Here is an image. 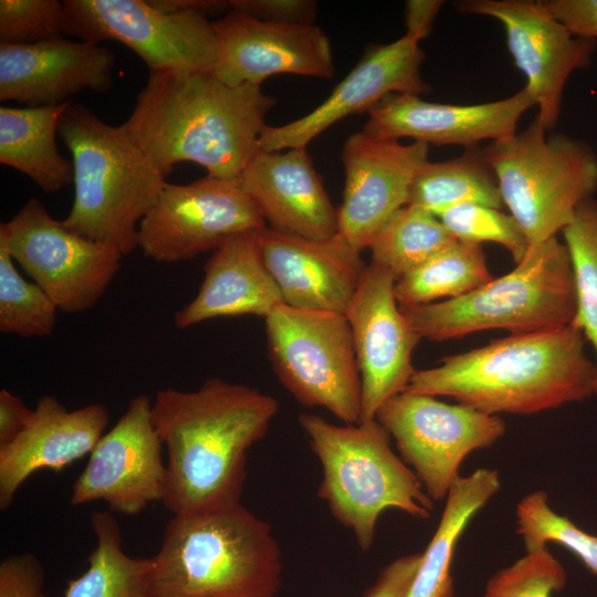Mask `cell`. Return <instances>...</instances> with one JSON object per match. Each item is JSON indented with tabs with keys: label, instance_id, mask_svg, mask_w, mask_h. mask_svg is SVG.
Returning <instances> with one entry per match:
<instances>
[{
	"label": "cell",
	"instance_id": "obj_1",
	"mask_svg": "<svg viewBox=\"0 0 597 597\" xmlns=\"http://www.w3.org/2000/svg\"><path fill=\"white\" fill-rule=\"evenodd\" d=\"M277 410L272 396L217 377L192 391H157L153 420L167 449L164 506L178 515L240 503L247 453Z\"/></svg>",
	"mask_w": 597,
	"mask_h": 597
},
{
	"label": "cell",
	"instance_id": "obj_2",
	"mask_svg": "<svg viewBox=\"0 0 597 597\" xmlns=\"http://www.w3.org/2000/svg\"><path fill=\"white\" fill-rule=\"evenodd\" d=\"M274 104L260 86L229 85L212 72L149 71L121 127L166 177L190 161L208 176L238 179Z\"/></svg>",
	"mask_w": 597,
	"mask_h": 597
},
{
	"label": "cell",
	"instance_id": "obj_3",
	"mask_svg": "<svg viewBox=\"0 0 597 597\" xmlns=\"http://www.w3.org/2000/svg\"><path fill=\"white\" fill-rule=\"evenodd\" d=\"M574 325L512 334L415 370L406 390L488 415H532L595 395L596 364Z\"/></svg>",
	"mask_w": 597,
	"mask_h": 597
},
{
	"label": "cell",
	"instance_id": "obj_4",
	"mask_svg": "<svg viewBox=\"0 0 597 597\" xmlns=\"http://www.w3.org/2000/svg\"><path fill=\"white\" fill-rule=\"evenodd\" d=\"M149 558L148 597H274L282 582L270 524L241 503L172 515Z\"/></svg>",
	"mask_w": 597,
	"mask_h": 597
},
{
	"label": "cell",
	"instance_id": "obj_5",
	"mask_svg": "<svg viewBox=\"0 0 597 597\" xmlns=\"http://www.w3.org/2000/svg\"><path fill=\"white\" fill-rule=\"evenodd\" d=\"M59 136L72 156L74 198L62 220L71 231L123 256L137 249V229L156 202L166 176L124 133L73 102Z\"/></svg>",
	"mask_w": 597,
	"mask_h": 597
},
{
	"label": "cell",
	"instance_id": "obj_6",
	"mask_svg": "<svg viewBox=\"0 0 597 597\" xmlns=\"http://www.w3.org/2000/svg\"><path fill=\"white\" fill-rule=\"evenodd\" d=\"M298 423L322 465L317 496L354 533L362 551L371 548L378 519L387 509L429 519L433 500L392 451L390 434L376 419L336 425L301 413Z\"/></svg>",
	"mask_w": 597,
	"mask_h": 597
},
{
	"label": "cell",
	"instance_id": "obj_7",
	"mask_svg": "<svg viewBox=\"0 0 597 597\" xmlns=\"http://www.w3.org/2000/svg\"><path fill=\"white\" fill-rule=\"evenodd\" d=\"M400 308L421 339L434 342L490 328L520 334L570 325L576 297L567 248L551 238L528 248L509 273L465 295Z\"/></svg>",
	"mask_w": 597,
	"mask_h": 597
},
{
	"label": "cell",
	"instance_id": "obj_8",
	"mask_svg": "<svg viewBox=\"0 0 597 597\" xmlns=\"http://www.w3.org/2000/svg\"><path fill=\"white\" fill-rule=\"evenodd\" d=\"M547 130L535 117L520 133L490 142L483 155L530 248L568 226L597 190V154L585 140Z\"/></svg>",
	"mask_w": 597,
	"mask_h": 597
},
{
	"label": "cell",
	"instance_id": "obj_9",
	"mask_svg": "<svg viewBox=\"0 0 597 597\" xmlns=\"http://www.w3.org/2000/svg\"><path fill=\"white\" fill-rule=\"evenodd\" d=\"M264 320L269 358L283 387L305 407L360 422L362 378L346 315L281 304Z\"/></svg>",
	"mask_w": 597,
	"mask_h": 597
},
{
	"label": "cell",
	"instance_id": "obj_10",
	"mask_svg": "<svg viewBox=\"0 0 597 597\" xmlns=\"http://www.w3.org/2000/svg\"><path fill=\"white\" fill-rule=\"evenodd\" d=\"M63 7L67 36L121 42L149 71H213L218 41L206 14L163 11L149 0H66Z\"/></svg>",
	"mask_w": 597,
	"mask_h": 597
},
{
	"label": "cell",
	"instance_id": "obj_11",
	"mask_svg": "<svg viewBox=\"0 0 597 597\" xmlns=\"http://www.w3.org/2000/svg\"><path fill=\"white\" fill-rule=\"evenodd\" d=\"M0 244L70 314L92 308L122 266L119 252L71 231L35 197L0 224Z\"/></svg>",
	"mask_w": 597,
	"mask_h": 597
},
{
	"label": "cell",
	"instance_id": "obj_12",
	"mask_svg": "<svg viewBox=\"0 0 597 597\" xmlns=\"http://www.w3.org/2000/svg\"><path fill=\"white\" fill-rule=\"evenodd\" d=\"M375 419L433 501L447 498L468 454L489 448L505 432L499 416L409 390L385 401Z\"/></svg>",
	"mask_w": 597,
	"mask_h": 597
},
{
	"label": "cell",
	"instance_id": "obj_13",
	"mask_svg": "<svg viewBox=\"0 0 597 597\" xmlns=\"http://www.w3.org/2000/svg\"><path fill=\"white\" fill-rule=\"evenodd\" d=\"M265 227L239 178L207 175L187 185L167 182L138 226L137 248L157 263H178Z\"/></svg>",
	"mask_w": 597,
	"mask_h": 597
},
{
	"label": "cell",
	"instance_id": "obj_14",
	"mask_svg": "<svg viewBox=\"0 0 597 597\" xmlns=\"http://www.w3.org/2000/svg\"><path fill=\"white\" fill-rule=\"evenodd\" d=\"M462 13L496 19L505 30L509 51L525 75V90L538 108L536 117L549 132L558 122L569 76L591 63L596 42L574 35L534 0H465Z\"/></svg>",
	"mask_w": 597,
	"mask_h": 597
},
{
	"label": "cell",
	"instance_id": "obj_15",
	"mask_svg": "<svg viewBox=\"0 0 597 597\" xmlns=\"http://www.w3.org/2000/svg\"><path fill=\"white\" fill-rule=\"evenodd\" d=\"M163 446L153 420V401L146 395L133 397L90 453L73 484L71 503L102 500L112 513L137 515L163 501L167 478Z\"/></svg>",
	"mask_w": 597,
	"mask_h": 597
},
{
	"label": "cell",
	"instance_id": "obj_16",
	"mask_svg": "<svg viewBox=\"0 0 597 597\" xmlns=\"http://www.w3.org/2000/svg\"><path fill=\"white\" fill-rule=\"evenodd\" d=\"M396 280L370 262L345 314L362 378L360 421L375 419L385 401L407 389L416 370L412 354L421 338L397 302Z\"/></svg>",
	"mask_w": 597,
	"mask_h": 597
},
{
	"label": "cell",
	"instance_id": "obj_17",
	"mask_svg": "<svg viewBox=\"0 0 597 597\" xmlns=\"http://www.w3.org/2000/svg\"><path fill=\"white\" fill-rule=\"evenodd\" d=\"M429 145L402 144L364 130L348 136L342 149L345 171L337 209L338 233L359 251L407 206L411 182L427 163Z\"/></svg>",
	"mask_w": 597,
	"mask_h": 597
},
{
	"label": "cell",
	"instance_id": "obj_18",
	"mask_svg": "<svg viewBox=\"0 0 597 597\" xmlns=\"http://www.w3.org/2000/svg\"><path fill=\"white\" fill-rule=\"evenodd\" d=\"M425 53L407 34L369 48L331 94L306 115L280 126L266 125L259 149L279 151L306 147L345 117L371 111L391 94L422 95L431 88L421 77Z\"/></svg>",
	"mask_w": 597,
	"mask_h": 597
},
{
	"label": "cell",
	"instance_id": "obj_19",
	"mask_svg": "<svg viewBox=\"0 0 597 597\" xmlns=\"http://www.w3.org/2000/svg\"><path fill=\"white\" fill-rule=\"evenodd\" d=\"M213 24L212 73L229 85L261 87L277 74L329 78L335 72L329 39L316 24L265 22L233 10Z\"/></svg>",
	"mask_w": 597,
	"mask_h": 597
},
{
	"label": "cell",
	"instance_id": "obj_20",
	"mask_svg": "<svg viewBox=\"0 0 597 597\" xmlns=\"http://www.w3.org/2000/svg\"><path fill=\"white\" fill-rule=\"evenodd\" d=\"M256 239L283 304L346 314L368 265L362 251L338 232L310 239L265 227L256 231Z\"/></svg>",
	"mask_w": 597,
	"mask_h": 597
},
{
	"label": "cell",
	"instance_id": "obj_21",
	"mask_svg": "<svg viewBox=\"0 0 597 597\" xmlns=\"http://www.w3.org/2000/svg\"><path fill=\"white\" fill-rule=\"evenodd\" d=\"M523 87L499 101L472 105L433 103L418 95L391 94L368 112L362 130L383 138L402 137L427 145L475 147L516 133L519 121L534 106Z\"/></svg>",
	"mask_w": 597,
	"mask_h": 597
},
{
	"label": "cell",
	"instance_id": "obj_22",
	"mask_svg": "<svg viewBox=\"0 0 597 597\" xmlns=\"http://www.w3.org/2000/svg\"><path fill=\"white\" fill-rule=\"evenodd\" d=\"M114 65L106 46L81 40L0 43V100L36 107L69 102L86 90L105 92L113 84Z\"/></svg>",
	"mask_w": 597,
	"mask_h": 597
},
{
	"label": "cell",
	"instance_id": "obj_23",
	"mask_svg": "<svg viewBox=\"0 0 597 597\" xmlns=\"http://www.w3.org/2000/svg\"><path fill=\"white\" fill-rule=\"evenodd\" d=\"M239 180L266 227L310 239H326L337 233V209L306 147L259 149Z\"/></svg>",
	"mask_w": 597,
	"mask_h": 597
},
{
	"label": "cell",
	"instance_id": "obj_24",
	"mask_svg": "<svg viewBox=\"0 0 597 597\" xmlns=\"http://www.w3.org/2000/svg\"><path fill=\"white\" fill-rule=\"evenodd\" d=\"M107 423L103 405L69 410L53 396L40 397L22 432L0 448V509L12 504L19 488L34 472H57L90 454Z\"/></svg>",
	"mask_w": 597,
	"mask_h": 597
},
{
	"label": "cell",
	"instance_id": "obj_25",
	"mask_svg": "<svg viewBox=\"0 0 597 597\" xmlns=\"http://www.w3.org/2000/svg\"><path fill=\"white\" fill-rule=\"evenodd\" d=\"M196 296L174 315L187 328L205 321L242 315L265 318L283 304L256 239V232L234 235L212 252Z\"/></svg>",
	"mask_w": 597,
	"mask_h": 597
},
{
	"label": "cell",
	"instance_id": "obj_26",
	"mask_svg": "<svg viewBox=\"0 0 597 597\" xmlns=\"http://www.w3.org/2000/svg\"><path fill=\"white\" fill-rule=\"evenodd\" d=\"M71 103L0 107V163L28 176L45 193L73 181L72 161L56 145L61 116Z\"/></svg>",
	"mask_w": 597,
	"mask_h": 597
},
{
	"label": "cell",
	"instance_id": "obj_27",
	"mask_svg": "<svg viewBox=\"0 0 597 597\" xmlns=\"http://www.w3.org/2000/svg\"><path fill=\"white\" fill-rule=\"evenodd\" d=\"M499 473L478 469L460 476L446 498L438 527L421 556L406 597H453L451 564L455 545L471 519L500 490Z\"/></svg>",
	"mask_w": 597,
	"mask_h": 597
},
{
	"label": "cell",
	"instance_id": "obj_28",
	"mask_svg": "<svg viewBox=\"0 0 597 597\" xmlns=\"http://www.w3.org/2000/svg\"><path fill=\"white\" fill-rule=\"evenodd\" d=\"M464 203L504 207L495 175L476 147L449 160L427 161L411 182L407 202L436 216Z\"/></svg>",
	"mask_w": 597,
	"mask_h": 597
},
{
	"label": "cell",
	"instance_id": "obj_29",
	"mask_svg": "<svg viewBox=\"0 0 597 597\" xmlns=\"http://www.w3.org/2000/svg\"><path fill=\"white\" fill-rule=\"evenodd\" d=\"M91 525L96 546L86 570L69 582L64 597H148L150 558L130 557L123 551L112 512L94 511Z\"/></svg>",
	"mask_w": 597,
	"mask_h": 597
},
{
	"label": "cell",
	"instance_id": "obj_30",
	"mask_svg": "<svg viewBox=\"0 0 597 597\" xmlns=\"http://www.w3.org/2000/svg\"><path fill=\"white\" fill-rule=\"evenodd\" d=\"M492 279L481 244L457 240L398 277L395 295L400 306L428 304L460 297Z\"/></svg>",
	"mask_w": 597,
	"mask_h": 597
},
{
	"label": "cell",
	"instance_id": "obj_31",
	"mask_svg": "<svg viewBox=\"0 0 597 597\" xmlns=\"http://www.w3.org/2000/svg\"><path fill=\"white\" fill-rule=\"evenodd\" d=\"M457 241L432 212L416 206L399 209L375 234L371 263L397 279Z\"/></svg>",
	"mask_w": 597,
	"mask_h": 597
},
{
	"label": "cell",
	"instance_id": "obj_32",
	"mask_svg": "<svg viewBox=\"0 0 597 597\" xmlns=\"http://www.w3.org/2000/svg\"><path fill=\"white\" fill-rule=\"evenodd\" d=\"M562 233L575 284L576 311L572 325L583 333L595 350L597 395V200L589 198L580 203Z\"/></svg>",
	"mask_w": 597,
	"mask_h": 597
},
{
	"label": "cell",
	"instance_id": "obj_33",
	"mask_svg": "<svg viewBox=\"0 0 597 597\" xmlns=\"http://www.w3.org/2000/svg\"><path fill=\"white\" fill-rule=\"evenodd\" d=\"M59 308L33 281L25 280L0 244V332L20 337L49 336Z\"/></svg>",
	"mask_w": 597,
	"mask_h": 597
},
{
	"label": "cell",
	"instance_id": "obj_34",
	"mask_svg": "<svg viewBox=\"0 0 597 597\" xmlns=\"http://www.w3.org/2000/svg\"><path fill=\"white\" fill-rule=\"evenodd\" d=\"M517 533L526 551L557 543L574 553L597 575V536L575 525L567 516L557 514L544 491L524 496L516 507Z\"/></svg>",
	"mask_w": 597,
	"mask_h": 597
},
{
	"label": "cell",
	"instance_id": "obj_35",
	"mask_svg": "<svg viewBox=\"0 0 597 597\" xmlns=\"http://www.w3.org/2000/svg\"><path fill=\"white\" fill-rule=\"evenodd\" d=\"M451 235L462 242L490 241L504 247L515 264L528 251V242L516 220L500 209L464 203L446 209L437 216Z\"/></svg>",
	"mask_w": 597,
	"mask_h": 597
},
{
	"label": "cell",
	"instance_id": "obj_36",
	"mask_svg": "<svg viewBox=\"0 0 597 597\" xmlns=\"http://www.w3.org/2000/svg\"><path fill=\"white\" fill-rule=\"evenodd\" d=\"M567 574L546 546L526 551L486 583L484 597H552L564 588Z\"/></svg>",
	"mask_w": 597,
	"mask_h": 597
},
{
	"label": "cell",
	"instance_id": "obj_37",
	"mask_svg": "<svg viewBox=\"0 0 597 597\" xmlns=\"http://www.w3.org/2000/svg\"><path fill=\"white\" fill-rule=\"evenodd\" d=\"M64 7L56 0H1L0 43L34 44L61 38Z\"/></svg>",
	"mask_w": 597,
	"mask_h": 597
},
{
	"label": "cell",
	"instance_id": "obj_38",
	"mask_svg": "<svg viewBox=\"0 0 597 597\" xmlns=\"http://www.w3.org/2000/svg\"><path fill=\"white\" fill-rule=\"evenodd\" d=\"M44 570L32 553L12 554L0 563V597H48Z\"/></svg>",
	"mask_w": 597,
	"mask_h": 597
},
{
	"label": "cell",
	"instance_id": "obj_39",
	"mask_svg": "<svg viewBox=\"0 0 597 597\" xmlns=\"http://www.w3.org/2000/svg\"><path fill=\"white\" fill-rule=\"evenodd\" d=\"M230 10L280 24H315L317 2L313 0H230Z\"/></svg>",
	"mask_w": 597,
	"mask_h": 597
},
{
	"label": "cell",
	"instance_id": "obj_40",
	"mask_svg": "<svg viewBox=\"0 0 597 597\" xmlns=\"http://www.w3.org/2000/svg\"><path fill=\"white\" fill-rule=\"evenodd\" d=\"M543 2L574 35L597 41V0H544Z\"/></svg>",
	"mask_w": 597,
	"mask_h": 597
},
{
	"label": "cell",
	"instance_id": "obj_41",
	"mask_svg": "<svg viewBox=\"0 0 597 597\" xmlns=\"http://www.w3.org/2000/svg\"><path fill=\"white\" fill-rule=\"evenodd\" d=\"M422 554L404 555L385 566L364 597H406Z\"/></svg>",
	"mask_w": 597,
	"mask_h": 597
},
{
	"label": "cell",
	"instance_id": "obj_42",
	"mask_svg": "<svg viewBox=\"0 0 597 597\" xmlns=\"http://www.w3.org/2000/svg\"><path fill=\"white\" fill-rule=\"evenodd\" d=\"M30 409L22 399L7 389L0 391V448L12 442L31 419Z\"/></svg>",
	"mask_w": 597,
	"mask_h": 597
},
{
	"label": "cell",
	"instance_id": "obj_43",
	"mask_svg": "<svg viewBox=\"0 0 597 597\" xmlns=\"http://www.w3.org/2000/svg\"><path fill=\"white\" fill-rule=\"evenodd\" d=\"M443 1L408 0L405 4V34L418 40L426 39L432 31L436 17Z\"/></svg>",
	"mask_w": 597,
	"mask_h": 597
},
{
	"label": "cell",
	"instance_id": "obj_44",
	"mask_svg": "<svg viewBox=\"0 0 597 597\" xmlns=\"http://www.w3.org/2000/svg\"><path fill=\"white\" fill-rule=\"evenodd\" d=\"M156 8L167 12H198L206 15L218 13L227 8L229 1L220 0H149Z\"/></svg>",
	"mask_w": 597,
	"mask_h": 597
}]
</instances>
